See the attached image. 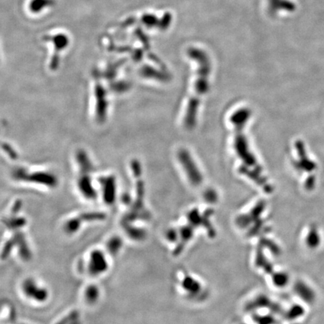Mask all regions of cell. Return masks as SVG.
Returning <instances> with one entry per match:
<instances>
[{"mask_svg": "<svg viewBox=\"0 0 324 324\" xmlns=\"http://www.w3.org/2000/svg\"><path fill=\"white\" fill-rule=\"evenodd\" d=\"M250 116L246 107H240L231 111L229 116L231 151L239 173L257 183H261L263 182L261 169L251 153L245 132Z\"/></svg>", "mask_w": 324, "mask_h": 324, "instance_id": "obj_1", "label": "cell"}, {"mask_svg": "<svg viewBox=\"0 0 324 324\" xmlns=\"http://www.w3.org/2000/svg\"><path fill=\"white\" fill-rule=\"evenodd\" d=\"M210 68L204 63L197 69L191 78L187 96L182 112V124L186 129L192 130L196 126L201 102L210 88Z\"/></svg>", "mask_w": 324, "mask_h": 324, "instance_id": "obj_2", "label": "cell"}, {"mask_svg": "<svg viewBox=\"0 0 324 324\" xmlns=\"http://www.w3.org/2000/svg\"><path fill=\"white\" fill-rule=\"evenodd\" d=\"M75 184L77 192L83 199L93 201L98 192L94 182H96L95 167L89 154L85 150H77L75 154Z\"/></svg>", "mask_w": 324, "mask_h": 324, "instance_id": "obj_3", "label": "cell"}, {"mask_svg": "<svg viewBox=\"0 0 324 324\" xmlns=\"http://www.w3.org/2000/svg\"><path fill=\"white\" fill-rule=\"evenodd\" d=\"M11 179L20 184L55 189L59 185L57 176L51 170L39 166H17L11 172Z\"/></svg>", "mask_w": 324, "mask_h": 324, "instance_id": "obj_4", "label": "cell"}, {"mask_svg": "<svg viewBox=\"0 0 324 324\" xmlns=\"http://www.w3.org/2000/svg\"><path fill=\"white\" fill-rule=\"evenodd\" d=\"M178 162L182 167L183 173L188 180L194 186H199L202 182V175L195 159L186 150H181L177 153Z\"/></svg>", "mask_w": 324, "mask_h": 324, "instance_id": "obj_5", "label": "cell"}, {"mask_svg": "<svg viewBox=\"0 0 324 324\" xmlns=\"http://www.w3.org/2000/svg\"><path fill=\"white\" fill-rule=\"evenodd\" d=\"M96 185L98 186L101 200L108 206L114 205L117 194L115 176L111 173H105L96 177Z\"/></svg>", "mask_w": 324, "mask_h": 324, "instance_id": "obj_6", "label": "cell"}, {"mask_svg": "<svg viewBox=\"0 0 324 324\" xmlns=\"http://www.w3.org/2000/svg\"><path fill=\"white\" fill-rule=\"evenodd\" d=\"M21 292L27 299L32 302L43 303L49 297L48 290L40 286L34 279L29 278L21 284Z\"/></svg>", "mask_w": 324, "mask_h": 324, "instance_id": "obj_7", "label": "cell"}, {"mask_svg": "<svg viewBox=\"0 0 324 324\" xmlns=\"http://www.w3.org/2000/svg\"><path fill=\"white\" fill-rule=\"evenodd\" d=\"M86 270L92 277H98L108 270V262L103 251L94 249L89 253Z\"/></svg>", "mask_w": 324, "mask_h": 324, "instance_id": "obj_8", "label": "cell"}, {"mask_svg": "<svg viewBox=\"0 0 324 324\" xmlns=\"http://www.w3.org/2000/svg\"><path fill=\"white\" fill-rule=\"evenodd\" d=\"M46 39L53 41V43L54 44L55 48H56V52L53 54L50 63V69L51 70H56L59 63V56L58 53L62 51L63 49H65V47H67L68 44H69V39L64 35H57V36H55L53 38L47 37Z\"/></svg>", "mask_w": 324, "mask_h": 324, "instance_id": "obj_9", "label": "cell"}, {"mask_svg": "<svg viewBox=\"0 0 324 324\" xmlns=\"http://www.w3.org/2000/svg\"><path fill=\"white\" fill-rule=\"evenodd\" d=\"M85 302L89 305H94L98 302L100 297L99 289L97 286L90 284L85 289L84 293Z\"/></svg>", "mask_w": 324, "mask_h": 324, "instance_id": "obj_10", "label": "cell"}, {"mask_svg": "<svg viewBox=\"0 0 324 324\" xmlns=\"http://www.w3.org/2000/svg\"><path fill=\"white\" fill-rule=\"evenodd\" d=\"M53 4V0H33L30 7L31 10L35 13H38L47 5H52Z\"/></svg>", "mask_w": 324, "mask_h": 324, "instance_id": "obj_11", "label": "cell"}]
</instances>
